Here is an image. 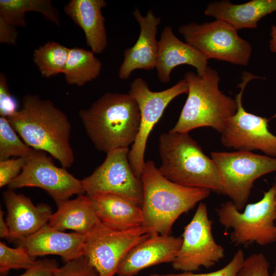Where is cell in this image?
<instances>
[{
	"mask_svg": "<svg viewBox=\"0 0 276 276\" xmlns=\"http://www.w3.org/2000/svg\"><path fill=\"white\" fill-rule=\"evenodd\" d=\"M7 118L28 146L50 154L63 168L72 166L71 125L66 114L51 101L27 94L22 97L21 108Z\"/></svg>",
	"mask_w": 276,
	"mask_h": 276,
	"instance_id": "cell-1",
	"label": "cell"
},
{
	"mask_svg": "<svg viewBox=\"0 0 276 276\" xmlns=\"http://www.w3.org/2000/svg\"><path fill=\"white\" fill-rule=\"evenodd\" d=\"M79 114L86 134L98 151L107 153L128 148L136 139L140 111L128 94L107 92L88 108L80 109Z\"/></svg>",
	"mask_w": 276,
	"mask_h": 276,
	"instance_id": "cell-2",
	"label": "cell"
},
{
	"mask_svg": "<svg viewBox=\"0 0 276 276\" xmlns=\"http://www.w3.org/2000/svg\"><path fill=\"white\" fill-rule=\"evenodd\" d=\"M143 225L150 235H168L182 214L208 198L211 191L183 186L164 177L152 160L145 162L141 176Z\"/></svg>",
	"mask_w": 276,
	"mask_h": 276,
	"instance_id": "cell-3",
	"label": "cell"
},
{
	"mask_svg": "<svg viewBox=\"0 0 276 276\" xmlns=\"http://www.w3.org/2000/svg\"><path fill=\"white\" fill-rule=\"evenodd\" d=\"M160 173L169 180L225 195L219 169L189 133H162L158 139Z\"/></svg>",
	"mask_w": 276,
	"mask_h": 276,
	"instance_id": "cell-4",
	"label": "cell"
},
{
	"mask_svg": "<svg viewBox=\"0 0 276 276\" xmlns=\"http://www.w3.org/2000/svg\"><path fill=\"white\" fill-rule=\"evenodd\" d=\"M183 79L188 86V97L177 122L169 131L189 133L197 128L210 127L221 133L237 106L235 99L219 89L218 72L208 66L202 76L187 72Z\"/></svg>",
	"mask_w": 276,
	"mask_h": 276,
	"instance_id": "cell-5",
	"label": "cell"
},
{
	"mask_svg": "<svg viewBox=\"0 0 276 276\" xmlns=\"http://www.w3.org/2000/svg\"><path fill=\"white\" fill-rule=\"evenodd\" d=\"M218 220L225 229L232 228L231 242L236 245L254 243L265 246L276 242V210L272 188L264 192L259 201L239 211L232 201L216 209Z\"/></svg>",
	"mask_w": 276,
	"mask_h": 276,
	"instance_id": "cell-6",
	"label": "cell"
},
{
	"mask_svg": "<svg viewBox=\"0 0 276 276\" xmlns=\"http://www.w3.org/2000/svg\"><path fill=\"white\" fill-rule=\"evenodd\" d=\"M225 195L239 211L246 206L255 181L276 171V157L250 151L213 152Z\"/></svg>",
	"mask_w": 276,
	"mask_h": 276,
	"instance_id": "cell-7",
	"label": "cell"
},
{
	"mask_svg": "<svg viewBox=\"0 0 276 276\" xmlns=\"http://www.w3.org/2000/svg\"><path fill=\"white\" fill-rule=\"evenodd\" d=\"M237 30L220 20L179 27L178 32L188 43L209 59L246 65L252 52L250 43L240 37Z\"/></svg>",
	"mask_w": 276,
	"mask_h": 276,
	"instance_id": "cell-8",
	"label": "cell"
},
{
	"mask_svg": "<svg viewBox=\"0 0 276 276\" xmlns=\"http://www.w3.org/2000/svg\"><path fill=\"white\" fill-rule=\"evenodd\" d=\"M188 86L183 79L173 86L160 91L150 89L146 81L136 78L129 85L128 94L138 104L141 121L136 139L128 153L131 168L141 179L145 164L144 155L148 137L168 104L176 97L187 94Z\"/></svg>",
	"mask_w": 276,
	"mask_h": 276,
	"instance_id": "cell-9",
	"label": "cell"
},
{
	"mask_svg": "<svg viewBox=\"0 0 276 276\" xmlns=\"http://www.w3.org/2000/svg\"><path fill=\"white\" fill-rule=\"evenodd\" d=\"M257 78H262L247 71L242 73V81L238 85L240 91L235 97L237 111L226 122L220 133L221 142L224 146L237 151L259 150L266 155L276 157V136L268 128L269 120L246 111L242 105L246 85Z\"/></svg>",
	"mask_w": 276,
	"mask_h": 276,
	"instance_id": "cell-10",
	"label": "cell"
},
{
	"mask_svg": "<svg viewBox=\"0 0 276 276\" xmlns=\"http://www.w3.org/2000/svg\"><path fill=\"white\" fill-rule=\"evenodd\" d=\"M149 236L144 226L118 231L100 221L86 235L84 256L98 276H114L128 252Z\"/></svg>",
	"mask_w": 276,
	"mask_h": 276,
	"instance_id": "cell-11",
	"label": "cell"
},
{
	"mask_svg": "<svg viewBox=\"0 0 276 276\" xmlns=\"http://www.w3.org/2000/svg\"><path fill=\"white\" fill-rule=\"evenodd\" d=\"M182 242L175 260L173 269L183 272L209 268L225 256V250L215 241L212 221L209 218L205 203L200 202L190 222L184 227Z\"/></svg>",
	"mask_w": 276,
	"mask_h": 276,
	"instance_id": "cell-12",
	"label": "cell"
},
{
	"mask_svg": "<svg viewBox=\"0 0 276 276\" xmlns=\"http://www.w3.org/2000/svg\"><path fill=\"white\" fill-rule=\"evenodd\" d=\"M9 189L37 187L44 190L59 206L74 195L85 194L82 180L65 168L55 166L47 153L34 150L19 175L9 185Z\"/></svg>",
	"mask_w": 276,
	"mask_h": 276,
	"instance_id": "cell-13",
	"label": "cell"
},
{
	"mask_svg": "<svg viewBox=\"0 0 276 276\" xmlns=\"http://www.w3.org/2000/svg\"><path fill=\"white\" fill-rule=\"evenodd\" d=\"M129 150L128 148H119L107 153L103 163L81 180L85 194H112L142 207V181L135 176L129 164Z\"/></svg>",
	"mask_w": 276,
	"mask_h": 276,
	"instance_id": "cell-14",
	"label": "cell"
},
{
	"mask_svg": "<svg viewBox=\"0 0 276 276\" xmlns=\"http://www.w3.org/2000/svg\"><path fill=\"white\" fill-rule=\"evenodd\" d=\"M182 242V237L150 235L128 252L119 265L117 275L134 276L146 268L172 263Z\"/></svg>",
	"mask_w": 276,
	"mask_h": 276,
	"instance_id": "cell-15",
	"label": "cell"
},
{
	"mask_svg": "<svg viewBox=\"0 0 276 276\" xmlns=\"http://www.w3.org/2000/svg\"><path fill=\"white\" fill-rule=\"evenodd\" d=\"M3 196L7 209L9 239L18 242L48 223L53 213L48 204L35 205L29 197L11 189L5 191Z\"/></svg>",
	"mask_w": 276,
	"mask_h": 276,
	"instance_id": "cell-16",
	"label": "cell"
},
{
	"mask_svg": "<svg viewBox=\"0 0 276 276\" xmlns=\"http://www.w3.org/2000/svg\"><path fill=\"white\" fill-rule=\"evenodd\" d=\"M133 15L140 25V33L135 44L124 52V60L119 71V77L127 80L137 69L152 70L156 67L158 40L156 38L157 28L161 21L152 10L143 16L136 8Z\"/></svg>",
	"mask_w": 276,
	"mask_h": 276,
	"instance_id": "cell-17",
	"label": "cell"
},
{
	"mask_svg": "<svg viewBox=\"0 0 276 276\" xmlns=\"http://www.w3.org/2000/svg\"><path fill=\"white\" fill-rule=\"evenodd\" d=\"M209 58L187 42L179 40L173 33L172 27L166 26L158 40V50L155 68L157 77L164 83L171 81L173 68L181 64L194 67L197 75L205 72Z\"/></svg>",
	"mask_w": 276,
	"mask_h": 276,
	"instance_id": "cell-18",
	"label": "cell"
},
{
	"mask_svg": "<svg viewBox=\"0 0 276 276\" xmlns=\"http://www.w3.org/2000/svg\"><path fill=\"white\" fill-rule=\"evenodd\" d=\"M86 235L65 233L48 224L27 238L18 242L32 257L48 255L60 256L65 262L84 256Z\"/></svg>",
	"mask_w": 276,
	"mask_h": 276,
	"instance_id": "cell-19",
	"label": "cell"
},
{
	"mask_svg": "<svg viewBox=\"0 0 276 276\" xmlns=\"http://www.w3.org/2000/svg\"><path fill=\"white\" fill-rule=\"evenodd\" d=\"M107 5L104 0H71L64 11L83 31L87 46L94 54L102 53L108 45L102 9Z\"/></svg>",
	"mask_w": 276,
	"mask_h": 276,
	"instance_id": "cell-20",
	"label": "cell"
},
{
	"mask_svg": "<svg viewBox=\"0 0 276 276\" xmlns=\"http://www.w3.org/2000/svg\"><path fill=\"white\" fill-rule=\"evenodd\" d=\"M100 221L118 231L143 226L142 208L118 195L100 193L89 195Z\"/></svg>",
	"mask_w": 276,
	"mask_h": 276,
	"instance_id": "cell-21",
	"label": "cell"
},
{
	"mask_svg": "<svg viewBox=\"0 0 276 276\" xmlns=\"http://www.w3.org/2000/svg\"><path fill=\"white\" fill-rule=\"evenodd\" d=\"M275 11L276 0H252L237 5L223 0L210 2L204 13L225 21L238 30L256 28L262 18Z\"/></svg>",
	"mask_w": 276,
	"mask_h": 276,
	"instance_id": "cell-22",
	"label": "cell"
},
{
	"mask_svg": "<svg viewBox=\"0 0 276 276\" xmlns=\"http://www.w3.org/2000/svg\"><path fill=\"white\" fill-rule=\"evenodd\" d=\"M48 225L61 231L71 229L86 235L99 221L90 196L82 194L57 206Z\"/></svg>",
	"mask_w": 276,
	"mask_h": 276,
	"instance_id": "cell-23",
	"label": "cell"
},
{
	"mask_svg": "<svg viewBox=\"0 0 276 276\" xmlns=\"http://www.w3.org/2000/svg\"><path fill=\"white\" fill-rule=\"evenodd\" d=\"M32 11L60 26L58 11L50 0H0V18L15 28L26 27L25 14Z\"/></svg>",
	"mask_w": 276,
	"mask_h": 276,
	"instance_id": "cell-24",
	"label": "cell"
},
{
	"mask_svg": "<svg viewBox=\"0 0 276 276\" xmlns=\"http://www.w3.org/2000/svg\"><path fill=\"white\" fill-rule=\"evenodd\" d=\"M102 66L101 62L92 51L74 47L70 49L63 74L68 84L82 86L97 78Z\"/></svg>",
	"mask_w": 276,
	"mask_h": 276,
	"instance_id": "cell-25",
	"label": "cell"
},
{
	"mask_svg": "<svg viewBox=\"0 0 276 276\" xmlns=\"http://www.w3.org/2000/svg\"><path fill=\"white\" fill-rule=\"evenodd\" d=\"M70 48L59 43L50 41L36 49L33 60L41 75L50 78L63 73Z\"/></svg>",
	"mask_w": 276,
	"mask_h": 276,
	"instance_id": "cell-26",
	"label": "cell"
},
{
	"mask_svg": "<svg viewBox=\"0 0 276 276\" xmlns=\"http://www.w3.org/2000/svg\"><path fill=\"white\" fill-rule=\"evenodd\" d=\"M34 149L28 146L10 124L8 119L0 117V160L11 157H28Z\"/></svg>",
	"mask_w": 276,
	"mask_h": 276,
	"instance_id": "cell-27",
	"label": "cell"
},
{
	"mask_svg": "<svg viewBox=\"0 0 276 276\" xmlns=\"http://www.w3.org/2000/svg\"><path fill=\"white\" fill-rule=\"evenodd\" d=\"M36 258L31 256L21 246L16 248L8 246L4 242H0V273L6 274L13 269H27L36 262Z\"/></svg>",
	"mask_w": 276,
	"mask_h": 276,
	"instance_id": "cell-28",
	"label": "cell"
},
{
	"mask_svg": "<svg viewBox=\"0 0 276 276\" xmlns=\"http://www.w3.org/2000/svg\"><path fill=\"white\" fill-rule=\"evenodd\" d=\"M245 259L243 251L238 249L231 261L223 268L211 272L195 273L193 272H182L180 273H152L149 276H236Z\"/></svg>",
	"mask_w": 276,
	"mask_h": 276,
	"instance_id": "cell-29",
	"label": "cell"
},
{
	"mask_svg": "<svg viewBox=\"0 0 276 276\" xmlns=\"http://www.w3.org/2000/svg\"><path fill=\"white\" fill-rule=\"evenodd\" d=\"M269 264L262 252L254 253L245 258L236 276H270Z\"/></svg>",
	"mask_w": 276,
	"mask_h": 276,
	"instance_id": "cell-30",
	"label": "cell"
},
{
	"mask_svg": "<svg viewBox=\"0 0 276 276\" xmlns=\"http://www.w3.org/2000/svg\"><path fill=\"white\" fill-rule=\"evenodd\" d=\"M54 276H98V274L83 256L65 262L56 270Z\"/></svg>",
	"mask_w": 276,
	"mask_h": 276,
	"instance_id": "cell-31",
	"label": "cell"
},
{
	"mask_svg": "<svg viewBox=\"0 0 276 276\" xmlns=\"http://www.w3.org/2000/svg\"><path fill=\"white\" fill-rule=\"evenodd\" d=\"M27 157L0 160V187L8 185L21 173Z\"/></svg>",
	"mask_w": 276,
	"mask_h": 276,
	"instance_id": "cell-32",
	"label": "cell"
},
{
	"mask_svg": "<svg viewBox=\"0 0 276 276\" xmlns=\"http://www.w3.org/2000/svg\"><path fill=\"white\" fill-rule=\"evenodd\" d=\"M16 100L11 95L5 75L0 73V114L6 118L14 114L17 111Z\"/></svg>",
	"mask_w": 276,
	"mask_h": 276,
	"instance_id": "cell-33",
	"label": "cell"
},
{
	"mask_svg": "<svg viewBox=\"0 0 276 276\" xmlns=\"http://www.w3.org/2000/svg\"><path fill=\"white\" fill-rule=\"evenodd\" d=\"M59 267L55 259H43L36 260L35 263L18 276H54Z\"/></svg>",
	"mask_w": 276,
	"mask_h": 276,
	"instance_id": "cell-34",
	"label": "cell"
},
{
	"mask_svg": "<svg viewBox=\"0 0 276 276\" xmlns=\"http://www.w3.org/2000/svg\"><path fill=\"white\" fill-rule=\"evenodd\" d=\"M18 35L15 27L0 18V43L14 45L17 43Z\"/></svg>",
	"mask_w": 276,
	"mask_h": 276,
	"instance_id": "cell-35",
	"label": "cell"
},
{
	"mask_svg": "<svg viewBox=\"0 0 276 276\" xmlns=\"http://www.w3.org/2000/svg\"><path fill=\"white\" fill-rule=\"evenodd\" d=\"M0 237L2 238L9 239V228L6 220L4 218V212L0 211Z\"/></svg>",
	"mask_w": 276,
	"mask_h": 276,
	"instance_id": "cell-36",
	"label": "cell"
},
{
	"mask_svg": "<svg viewBox=\"0 0 276 276\" xmlns=\"http://www.w3.org/2000/svg\"><path fill=\"white\" fill-rule=\"evenodd\" d=\"M271 39L269 41V48L271 52L276 53V26H272L270 31Z\"/></svg>",
	"mask_w": 276,
	"mask_h": 276,
	"instance_id": "cell-37",
	"label": "cell"
},
{
	"mask_svg": "<svg viewBox=\"0 0 276 276\" xmlns=\"http://www.w3.org/2000/svg\"><path fill=\"white\" fill-rule=\"evenodd\" d=\"M274 191V202H275V207L276 210V176L274 179V182L272 187Z\"/></svg>",
	"mask_w": 276,
	"mask_h": 276,
	"instance_id": "cell-38",
	"label": "cell"
},
{
	"mask_svg": "<svg viewBox=\"0 0 276 276\" xmlns=\"http://www.w3.org/2000/svg\"><path fill=\"white\" fill-rule=\"evenodd\" d=\"M272 276H276V265H275V267L274 272H273V273L272 274Z\"/></svg>",
	"mask_w": 276,
	"mask_h": 276,
	"instance_id": "cell-39",
	"label": "cell"
}]
</instances>
